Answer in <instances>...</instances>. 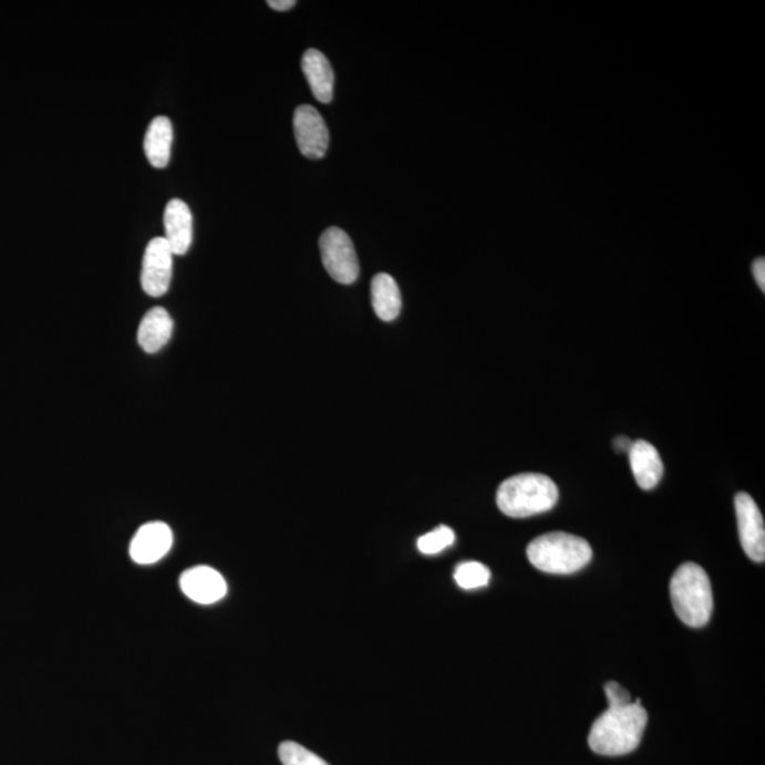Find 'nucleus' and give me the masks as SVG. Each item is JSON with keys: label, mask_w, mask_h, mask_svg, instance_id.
<instances>
[{"label": "nucleus", "mask_w": 765, "mask_h": 765, "mask_svg": "<svg viewBox=\"0 0 765 765\" xmlns=\"http://www.w3.org/2000/svg\"><path fill=\"white\" fill-rule=\"evenodd\" d=\"M374 312L384 322H392L402 311V293L396 280L389 273H378L372 281Z\"/></svg>", "instance_id": "16"}, {"label": "nucleus", "mask_w": 765, "mask_h": 765, "mask_svg": "<svg viewBox=\"0 0 765 765\" xmlns=\"http://www.w3.org/2000/svg\"><path fill=\"white\" fill-rule=\"evenodd\" d=\"M454 579L461 589L475 590L489 585L490 571L479 561H465L458 565L454 572Z\"/></svg>", "instance_id": "17"}, {"label": "nucleus", "mask_w": 765, "mask_h": 765, "mask_svg": "<svg viewBox=\"0 0 765 765\" xmlns=\"http://www.w3.org/2000/svg\"><path fill=\"white\" fill-rule=\"evenodd\" d=\"M278 754L283 765H329L325 759L296 742H283Z\"/></svg>", "instance_id": "18"}, {"label": "nucleus", "mask_w": 765, "mask_h": 765, "mask_svg": "<svg viewBox=\"0 0 765 765\" xmlns=\"http://www.w3.org/2000/svg\"><path fill=\"white\" fill-rule=\"evenodd\" d=\"M174 251L164 237H156L146 246L142 261L141 283L151 297L165 296L174 273Z\"/></svg>", "instance_id": "6"}, {"label": "nucleus", "mask_w": 765, "mask_h": 765, "mask_svg": "<svg viewBox=\"0 0 765 765\" xmlns=\"http://www.w3.org/2000/svg\"><path fill=\"white\" fill-rule=\"evenodd\" d=\"M648 723V713L640 699L622 707H608L592 724L589 746L600 756L618 757L640 746Z\"/></svg>", "instance_id": "1"}, {"label": "nucleus", "mask_w": 765, "mask_h": 765, "mask_svg": "<svg viewBox=\"0 0 765 765\" xmlns=\"http://www.w3.org/2000/svg\"><path fill=\"white\" fill-rule=\"evenodd\" d=\"M323 267L334 281L349 286L358 280L361 267L351 237L338 227L323 231L321 240Z\"/></svg>", "instance_id": "5"}, {"label": "nucleus", "mask_w": 765, "mask_h": 765, "mask_svg": "<svg viewBox=\"0 0 765 765\" xmlns=\"http://www.w3.org/2000/svg\"><path fill=\"white\" fill-rule=\"evenodd\" d=\"M296 0H268V7L278 10V12H286V10L296 7Z\"/></svg>", "instance_id": "21"}, {"label": "nucleus", "mask_w": 765, "mask_h": 765, "mask_svg": "<svg viewBox=\"0 0 765 765\" xmlns=\"http://www.w3.org/2000/svg\"><path fill=\"white\" fill-rule=\"evenodd\" d=\"M559 500V488L544 474H519L502 483L496 504L509 518H529L554 509Z\"/></svg>", "instance_id": "2"}, {"label": "nucleus", "mask_w": 765, "mask_h": 765, "mask_svg": "<svg viewBox=\"0 0 765 765\" xmlns=\"http://www.w3.org/2000/svg\"><path fill=\"white\" fill-rule=\"evenodd\" d=\"M165 240L175 256H185L194 241V217L184 200L167 203L165 215Z\"/></svg>", "instance_id": "11"}, {"label": "nucleus", "mask_w": 765, "mask_h": 765, "mask_svg": "<svg viewBox=\"0 0 765 765\" xmlns=\"http://www.w3.org/2000/svg\"><path fill=\"white\" fill-rule=\"evenodd\" d=\"M174 534L164 521H151L141 526L131 540L130 556L138 565H154L169 554Z\"/></svg>", "instance_id": "9"}, {"label": "nucleus", "mask_w": 765, "mask_h": 765, "mask_svg": "<svg viewBox=\"0 0 765 765\" xmlns=\"http://www.w3.org/2000/svg\"><path fill=\"white\" fill-rule=\"evenodd\" d=\"M669 591L679 620L686 626L701 628L711 621L713 591L711 579L703 567L696 564L679 567L672 577Z\"/></svg>", "instance_id": "3"}, {"label": "nucleus", "mask_w": 765, "mask_h": 765, "mask_svg": "<svg viewBox=\"0 0 765 765\" xmlns=\"http://www.w3.org/2000/svg\"><path fill=\"white\" fill-rule=\"evenodd\" d=\"M454 541V530L448 528V526H438L437 529L420 537L417 547L423 555H437L447 549V547L453 546Z\"/></svg>", "instance_id": "19"}, {"label": "nucleus", "mask_w": 765, "mask_h": 765, "mask_svg": "<svg viewBox=\"0 0 765 765\" xmlns=\"http://www.w3.org/2000/svg\"><path fill=\"white\" fill-rule=\"evenodd\" d=\"M628 455L637 484L647 490L655 488L663 475V464L658 449L647 441L640 440L632 444Z\"/></svg>", "instance_id": "12"}, {"label": "nucleus", "mask_w": 765, "mask_h": 765, "mask_svg": "<svg viewBox=\"0 0 765 765\" xmlns=\"http://www.w3.org/2000/svg\"><path fill=\"white\" fill-rule=\"evenodd\" d=\"M738 524L740 541L753 561L765 560V529L762 511L748 494L740 493L734 499Z\"/></svg>", "instance_id": "7"}, {"label": "nucleus", "mask_w": 765, "mask_h": 765, "mask_svg": "<svg viewBox=\"0 0 765 765\" xmlns=\"http://www.w3.org/2000/svg\"><path fill=\"white\" fill-rule=\"evenodd\" d=\"M632 444L633 443H631V440L628 437H618L614 447L617 451H621V453H630Z\"/></svg>", "instance_id": "23"}, {"label": "nucleus", "mask_w": 765, "mask_h": 765, "mask_svg": "<svg viewBox=\"0 0 765 765\" xmlns=\"http://www.w3.org/2000/svg\"><path fill=\"white\" fill-rule=\"evenodd\" d=\"M764 271H765L764 258H758V260L756 262H754L753 273H754V277H756L758 286L762 287V290H764V287H765Z\"/></svg>", "instance_id": "22"}, {"label": "nucleus", "mask_w": 765, "mask_h": 765, "mask_svg": "<svg viewBox=\"0 0 765 765\" xmlns=\"http://www.w3.org/2000/svg\"><path fill=\"white\" fill-rule=\"evenodd\" d=\"M174 319L165 308L156 307L146 312L138 328V343L146 353L159 352L170 341Z\"/></svg>", "instance_id": "14"}, {"label": "nucleus", "mask_w": 765, "mask_h": 765, "mask_svg": "<svg viewBox=\"0 0 765 765\" xmlns=\"http://www.w3.org/2000/svg\"><path fill=\"white\" fill-rule=\"evenodd\" d=\"M180 589L187 599L203 606L215 604L227 595V582L209 566H196L182 572Z\"/></svg>", "instance_id": "10"}, {"label": "nucleus", "mask_w": 765, "mask_h": 765, "mask_svg": "<svg viewBox=\"0 0 765 765\" xmlns=\"http://www.w3.org/2000/svg\"><path fill=\"white\" fill-rule=\"evenodd\" d=\"M174 144V126L167 116H156L146 130L144 149L149 164L158 169L169 164Z\"/></svg>", "instance_id": "15"}, {"label": "nucleus", "mask_w": 765, "mask_h": 765, "mask_svg": "<svg viewBox=\"0 0 765 765\" xmlns=\"http://www.w3.org/2000/svg\"><path fill=\"white\" fill-rule=\"evenodd\" d=\"M528 559L537 570L550 575H572L590 564L592 550L589 541L582 537L554 531L530 541Z\"/></svg>", "instance_id": "4"}, {"label": "nucleus", "mask_w": 765, "mask_h": 765, "mask_svg": "<svg viewBox=\"0 0 765 765\" xmlns=\"http://www.w3.org/2000/svg\"><path fill=\"white\" fill-rule=\"evenodd\" d=\"M606 696L608 706L610 707H622L632 703L630 692H628L626 688H622L620 683L617 682L607 683Z\"/></svg>", "instance_id": "20"}, {"label": "nucleus", "mask_w": 765, "mask_h": 765, "mask_svg": "<svg viewBox=\"0 0 765 765\" xmlns=\"http://www.w3.org/2000/svg\"><path fill=\"white\" fill-rule=\"evenodd\" d=\"M302 71L319 103L328 104L333 99L334 74L331 63L319 50L309 49L302 58Z\"/></svg>", "instance_id": "13"}, {"label": "nucleus", "mask_w": 765, "mask_h": 765, "mask_svg": "<svg viewBox=\"0 0 765 765\" xmlns=\"http://www.w3.org/2000/svg\"><path fill=\"white\" fill-rule=\"evenodd\" d=\"M298 148L309 159H321L329 146V131L322 115L312 105H301L293 114Z\"/></svg>", "instance_id": "8"}]
</instances>
